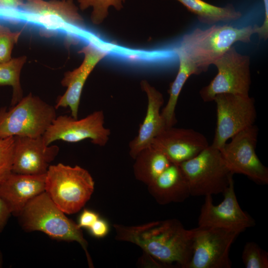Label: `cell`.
<instances>
[{
    "label": "cell",
    "instance_id": "1",
    "mask_svg": "<svg viewBox=\"0 0 268 268\" xmlns=\"http://www.w3.org/2000/svg\"><path fill=\"white\" fill-rule=\"evenodd\" d=\"M116 238L133 243L164 265L175 263L188 268L193 255V230L177 219L126 226L115 224Z\"/></svg>",
    "mask_w": 268,
    "mask_h": 268
},
{
    "label": "cell",
    "instance_id": "2",
    "mask_svg": "<svg viewBox=\"0 0 268 268\" xmlns=\"http://www.w3.org/2000/svg\"><path fill=\"white\" fill-rule=\"evenodd\" d=\"M258 27L255 24L236 28L226 24L213 25L206 29L197 28L184 35L177 47L195 67L199 74L206 71L210 65L234 43H250Z\"/></svg>",
    "mask_w": 268,
    "mask_h": 268
},
{
    "label": "cell",
    "instance_id": "3",
    "mask_svg": "<svg viewBox=\"0 0 268 268\" xmlns=\"http://www.w3.org/2000/svg\"><path fill=\"white\" fill-rule=\"evenodd\" d=\"M65 214L44 192L30 201L18 216L25 231H41L53 239L78 243L85 252L89 266L93 267L81 228Z\"/></svg>",
    "mask_w": 268,
    "mask_h": 268
},
{
    "label": "cell",
    "instance_id": "4",
    "mask_svg": "<svg viewBox=\"0 0 268 268\" xmlns=\"http://www.w3.org/2000/svg\"><path fill=\"white\" fill-rule=\"evenodd\" d=\"M94 181L89 172L76 165H51L46 174V192L64 213L79 211L90 199Z\"/></svg>",
    "mask_w": 268,
    "mask_h": 268
},
{
    "label": "cell",
    "instance_id": "5",
    "mask_svg": "<svg viewBox=\"0 0 268 268\" xmlns=\"http://www.w3.org/2000/svg\"><path fill=\"white\" fill-rule=\"evenodd\" d=\"M56 108L30 93L7 109L0 108V138L43 136L57 117Z\"/></svg>",
    "mask_w": 268,
    "mask_h": 268
},
{
    "label": "cell",
    "instance_id": "6",
    "mask_svg": "<svg viewBox=\"0 0 268 268\" xmlns=\"http://www.w3.org/2000/svg\"><path fill=\"white\" fill-rule=\"evenodd\" d=\"M179 165L192 196L223 194L233 179V174L225 164L219 150L211 145Z\"/></svg>",
    "mask_w": 268,
    "mask_h": 268
},
{
    "label": "cell",
    "instance_id": "7",
    "mask_svg": "<svg viewBox=\"0 0 268 268\" xmlns=\"http://www.w3.org/2000/svg\"><path fill=\"white\" fill-rule=\"evenodd\" d=\"M217 73L209 83L200 91L202 100L212 101L219 94L249 95L251 84L250 58L238 53L232 46L213 64Z\"/></svg>",
    "mask_w": 268,
    "mask_h": 268
},
{
    "label": "cell",
    "instance_id": "8",
    "mask_svg": "<svg viewBox=\"0 0 268 268\" xmlns=\"http://www.w3.org/2000/svg\"><path fill=\"white\" fill-rule=\"evenodd\" d=\"M259 129L253 125L233 136L220 149L221 157L232 174H240L254 182L268 184V169L256 152Z\"/></svg>",
    "mask_w": 268,
    "mask_h": 268
},
{
    "label": "cell",
    "instance_id": "9",
    "mask_svg": "<svg viewBox=\"0 0 268 268\" xmlns=\"http://www.w3.org/2000/svg\"><path fill=\"white\" fill-rule=\"evenodd\" d=\"M216 126L211 146L220 149L227 140L254 125L257 118L255 101L249 95L230 93L216 95Z\"/></svg>",
    "mask_w": 268,
    "mask_h": 268
},
{
    "label": "cell",
    "instance_id": "10",
    "mask_svg": "<svg viewBox=\"0 0 268 268\" xmlns=\"http://www.w3.org/2000/svg\"><path fill=\"white\" fill-rule=\"evenodd\" d=\"M15 19L49 30L75 33L84 27V20L72 0H26Z\"/></svg>",
    "mask_w": 268,
    "mask_h": 268
},
{
    "label": "cell",
    "instance_id": "11",
    "mask_svg": "<svg viewBox=\"0 0 268 268\" xmlns=\"http://www.w3.org/2000/svg\"><path fill=\"white\" fill-rule=\"evenodd\" d=\"M193 230V255L188 268H231L230 247L240 233L199 226Z\"/></svg>",
    "mask_w": 268,
    "mask_h": 268
},
{
    "label": "cell",
    "instance_id": "12",
    "mask_svg": "<svg viewBox=\"0 0 268 268\" xmlns=\"http://www.w3.org/2000/svg\"><path fill=\"white\" fill-rule=\"evenodd\" d=\"M110 134V130L104 127L103 111L97 110L81 119L57 116L42 136L47 145L59 140L75 143L89 139L94 144L104 146Z\"/></svg>",
    "mask_w": 268,
    "mask_h": 268
},
{
    "label": "cell",
    "instance_id": "13",
    "mask_svg": "<svg viewBox=\"0 0 268 268\" xmlns=\"http://www.w3.org/2000/svg\"><path fill=\"white\" fill-rule=\"evenodd\" d=\"M224 199L214 205L212 196L205 197L198 218V226L225 229L241 233L255 225V221L241 208L236 196L234 181L231 180L223 193Z\"/></svg>",
    "mask_w": 268,
    "mask_h": 268
},
{
    "label": "cell",
    "instance_id": "14",
    "mask_svg": "<svg viewBox=\"0 0 268 268\" xmlns=\"http://www.w3.org/2000/svg\"><path fill=\"white\" fill-rule=\"evenodd\" d=\"M12 172L31 175L46 174L60 149L56 145H47L43 136H15Z\"/></svg>",
    "mask_w": 268,
    "mask_h": 268
},
{
    "label": "cell",
    "instance_id": "15",
    "mask_svg": "<svg viewBox=\"0 0 268 268\" xmlns=\"http://www.w3.org/2000/svg\"><path fill=\"white\" fill-rule=\"evenodd\" d=\"M163 152L173 163L180 164L195 157L209 145L201 133L190 129L166 128L151 144Z\"/></svg>",
    "mask_w": 268,
    "mask_h": 268
},
{
    "label": "cell",
    "instance_id": "16",
    "mask_svg": "<svg viewBox=\"0 0 268 268\" xmlns=\"http://www.w3.org/2000/svg\"><path fill=\"white\" fill-rule=\"evenodd\" d=\"M84 55L81 64L72 71L65 73L61 84L67 87L64 94L59 96L55 106L56 109L60 107H68L71 116L78 118V109L84 85L96 66L107 55V52L90 43L79 51Z\"/></svg>",
    "mask_w": 268,
    "mask_h": 268
},
{
    "label": "cell",
    "instance_id": "17",
    "mask_svg": "<svg viewBox=\"0 0 268 268\" xmlns=\"http://www.w3.org/2000/svg\"><path fill=\"white\" fill-rule=\"evenodd\" d=\"M140 87L147 97L146 114L137 134L129 143V154L135 158L143 149L150 146L154 138L166 129L160 109L164 104L162 94L147 80L140 82Z\"/></svg>",
    "mask_w": 268,
    "mask_h": 268
},
{
    "label": "cell",
    "instance_id": "18",
    "mask_svg": "<svg viewBox=\"0 0 268 268\" xmlns=\"http://www.w3.org/2000/svg\"><path fill=\"white\" fill-rule=\"evenodd\" d=\"M46 174L31 175L12 172L0 184V198L11 214L18 216L27 203L45 192Z\"/></svg>",
    "mask_w": 268,
    "mask_h": 268
},
{
    "label": "cell",
    "instance_id": "19",
    "mask_svg": "<svg viewBox=\"0 0 268 268\" xmlns=\"http://www.w3.org/2000/svg\"><path fill=\"white\" fill-rule=\"evenodd\" d=\"M148 187L161 204L182 202L191 196L188 183L179 165L173 163Z\"/></svg>",
    "mask_w": 268,
    "mask_h": 268
},
{
    "label": "cell",
    "instance_id": "20",
    "mask_svg": "<svg viewBox=\"0 0 268 268\" xmlns=\"http://www.w3.org/2000/svg\"><path fill=\"white\" fill-rule=\"evenodd\" d=\"M174 51L178 57L179 66L176 76L170 85L168 102L161 112L166 128L173 127L177 123L175 116L176 107L180 94L185 82L192 75L198 74L195 67L177 47Z\"/></svg>",
    "mask_w": 268,
    "mask_h": 268
},
{
    "label": "cell",
    "instance_id": "21",
    "mask_svg": "<svg viewBox=\"0 0 268 268\" xmlns=\"http://www.w3.org/2000/svg\"><path fill=\"white\" fill-rule=\"evenodd\" d=\"M134 159L135 177L148 185L172 163L163 152L151 145L142 150Z\"/></svg>",
    "mask_w": 268,
    "mask_h": 268
},
{
    "label": "cell",
    "instance_id": "22",
    "mask_svg": "<svg viewBox=\"0 0 268 268\" xmlns=\"http://www.w3.org/2000/svg\"><path fill=\"white\" fill-rule=\"evenodd\" d=\"M189 11L197 15L199 21L203 24L212 25L222 21L237 20L243 15L234 6L229 3L221 7L208 3L202 0H176Z\"/></svg>",
    "mask_w": 268,
    "mask_h": 268
},
{
    "label": "cell",
    "instance_id": "23",
    "mask_svg": "<svg viewBox=\"0 0 268 268\" xmlns=\"http://www.w3.org/2000/svg\"><path fill=\"white\" fill-rule=\"evenodd\" d=\"M26 59V57L23 56L0 64V85H9L12 87L11 106L15 105L23 97L20 76Z\"/></svg>",
    "mask_w": 268,
    "mask_h": 268
},
{
    "label": "cell",
    "instance_id": "24",
    "mask_svg": "<svg viewBox=\"0 0 268 268\" xmlns=\"http://www.w3.org/2000/svg\"><path fill=\"white\" fill-rule=\"evenodd\" d=\"M79 7L84 10L89 7L92 8L90 15L92 23L99 25L102 23L108 15V9L113 6L120 10L123 7L126 0H77Z\"/></svg>",
    "mask_w": 268,
    "mask_h": 268
},
{
    "label": "cell",
    "instance_id": "25",
    "mask_svg": "<svg viewBox=\"0 0 268 268\" xmlns=\"http://www.w3.org/2000/svg\"><path fill=\"white\" fill-rule=\"evenodd\" d=\"M242 260L246 268H268V253L254 242L245 245Z\"/></svg>",
    "mask_w": 268,
    "mask_h": 268
},
{
    "label": "cell",
    "instance_id": "26",
    "mask_svg": "<svg viewBox=\"0 0 268 268\" xmlns=\"http://www.w3.org/2000/svg\"><path fill=\"white\" fill-rule=\"evenodd\" d=\"M14 137L0 138V184L12 173Z\"/></svg>",
    "mask_w": 268,
    "mask_h": 268
},
{
    "label": "cell",
    "instance_id": "27",
    "mask_svg": "<svg viewBox=\"0 0 268 268\" xmlns=\"http://www.w3.org/2000/svg\"><path fill=\"white\" fill-rule=\"evenodd\" d=\"M22 31H12L8 27L0 24V64L11 58L14 46L18 42Z\"/></svg>",
    "mask_w": 268,
    "mask_h": 268
},
{
    "label": "cell",
    "instance_id": "28",
    "mask_svg": "<svg viewBox=\"0 0 268 268\" xmlns=\"http://www.w3.org/2000/svg\"><path fill=\"white\" fill-rule=\"evenodd\" d=\"M99 218L95 212L85 209L80 214L77 225L79 228H89Z\"/></svg>",
    "mask_w": 268,
    "mask_h": 268
},
{
    "label": "cell",
    "instance_id": "29",
    "mask_svg": "<svg viewBox=\"0 0 268 268\" xmlns=\"http://www.w3.org/2000/svg\"><path fill=\"white\" fill-rule=\"evenodd\" d=\"M88 229L92 235L96 238H100L105 237L108 234L109 225L105 220L99 218Z\"/></svg>",
    "mask_w": 268,
    "mask_h": 268
},
{
    "label": "cell",
    "instance_id": "30",
    "mask_svg": "<svg viewBox=\"0 0 268 268\" xmlns=\"http://www.w3.org/2000/svg\"><path fill=\"white\" fill-rule=\"evenodd\" d=\"M265 7V19L262 25L258 26L256 34L260 40L266 41L268 38V0H263Z\"/></svg>",
    "mask_w": 268,
    "mask_h": 268
},
{
    "label": "cell",
    "instance_id": "31",
    "mask_svg": "<svg viewBox=\"0 0 268 268\" xmlns=\"http://www.w3.org/2000/svg\"><path fill=\"white\" fill-rule=\"evenodd\" d=\"M11 214L7 205L0 198V234L5 227Z\"/></svg>",
    "mask_w": 268,
    "mask_h": 268
},
{
    "label": "cell",
    "instance_id": "32",
    "mask_svg": "<svg viewBox=\"0 0 268 268\" xmlns=\"http://www.w3.org/2000/svg\"><path fill=\"white\" fill-rule=\"evenodd\" d=\"M24 2L23 0H0V8L19 9Z\"/></svg>",
    "mask_w": 268,
    "mask_h": 268
},
{
    "label": "cell",
    "instance_id": "33",
    "mask_svg": "<svg viewBox=\"0 0 268 268\" xmlns=\"http://www.w3.org/2000/svg\"><path fill=\"white\" fill-rule=\"evenodd\" d=\"M3 264V258H2V255L0 251V268H1Z\"/></svg>",
    "mask_w": 268,
    "mask_h": 268
}]
</instances>
